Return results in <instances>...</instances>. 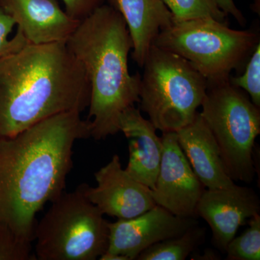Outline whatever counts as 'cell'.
Listing matches in <instances>:
<instances>
[{
  "label": "cell",
  "mask_w": 260,
  "mask_h": 260,
  "mask_svg": "<svg viewBox=\"0 0 260 260\" xmlns=\"http://www.w3.org/2000/svg\"><path fill=\"white\" fill-rule=\"evenodd\" d=\"M89 138L90 121L72 111L0 138V223L34 241L37 213L64 191L75 142Z\"/></svg>",
  "instance_id": "6da1fadb"
},
{
  "label": "cell",
  "mask_w": 260,
  "mask_h": 260,
  "mask_svg": "<svg viewBox=\"0 0 260 260\" xmlns=\"http://www.w3.org/2000/svg\"><path fill=\"white\" fill-rule=\"evenodd\" d=\"M90 84L65 42L28 44L0 58V138L61 113H81Z\"/></svg>",
  "instance_id": "7a4b0ae2"
},
{
  "label": "cell",
  "mask_w": 260,
  "mask_h": 260,
  "mask_svg": "<svg viewBox=\"0 0 260 260\" xmlns=\"http://www.w3.org/2000/svg\"><path fill=\"white\" fill-rule=\"evenodd\" d=\"M66 44L90 84L91 138L116 135L121 114L139 102L141 80L129 73L133 45L124 19L112 5H102L80 21Z\"/></svg>",
  "instance_id": "3957f363"
},
{
  "label": "cell",
  "mask_w": 260,
  "mask_h": 260,
  "mask_svg": "<svg viewBox=\"0 0 260 260\" xmlns=\"http://www.w3.org/2000/svg\"><path fill=\"white\" fill-rule=\"evenodd\" d=\"M140 80V110L156 130L177 133L190 124L206 93L208 80L181 56L152 46Z\"/></svg>",
  "instance_id": "277c9868"
},
{
  "label": "cell",
  "mask_w": 260,
  "mask_h": 260,
  "mask_svg": "<svg viewBox=\"0 0 260 260\" xmlns=\"http://www.w3.org/2000/svg\"><path fill=\"white\" fill-rule=\"evenodd\" d=\"M34 232L36 259L95 260L109 246V223L81 186L51 203Z\"/></svg>",
  "instance_id": "5b68a950"
},
{
  "label": "cell",
  "mask_w": 260,
  "mask_h": 260,
  "mask_svg": "<svg viewBox=\"0 0 260 260\" xmlns=\"http://www.w3.org/2000/svg\"><path fill=\"white\" fill-rule=\"evenodd\" d=\"M202 117L216 140L228 175L234 181L254 180V149L260 134V110L230 77L208 81Z\"/></svg>",
  "instance_id": "8992f818"
},
{
  "label": "cell",
  "mask_w": 260,
  "mask_h": 260,
  "mask_svg": "<svg viewBox=\"0 0 260 260\" xmlns=\"http://www.w3.org/2000/svg\"><path fill=\"white\" fill-rule=\"evenodd\" d=\"M251 30L230 28L213 19L175 22L161 30L153 45L181 56L208 81L225 79L244 65L257 44Z\"/></svg>",
  "instance_id": "52a82bcc"
},
{
  "label": "cell",
  "mask_w": 260,
  "mask_h": 260,
  "mask_svg": "<svg viewBox=\"0 0 260 260\" xmlns=\"http://www.w3.org/2000/svg\"><path fill=\"white\" fill-rule=\"evenodd\" d=\"M161 161L151 190L155 204L184 218H194L204 186L193 172L176 133H162Z\"/></svg>",
  "instance_id": "ba28073f"
},
{
  "label": "cell",
  "mask_w": 260,
  "mask_h": 260,
  "mask_svg": "<svg viewBox=\"0 0 260 260\" xmlns=\"http://www.w3.org/2000/svg\"><path fill=\"white\" fill-rule=\"evenodd\" d=\"M198 224L194 218L177 216L156 205L135 218L109 222L107 252L137 259L150 246L181 235Z\"/></svg>",
  "instance_id": "9c48e42d"
},
{
  "label": "cell",
  "mask_w": 260,
  "mask_h": 260,
  "mask_svg": "<svg viewBox=\"0 0 260 260\" xmlns=\"http://www.w3.org/2000/svg\"><path fill=\"white\" fill-rule=\"evenodd\" d=\"M97 186L80 184L84 194L104 215L118 219L135 218L155 207L151 189L135 180L114 155L95 173Z\"/></svg>",
  "instance_id": "30bf717a"
},
{
  "label": "cell",
  "mask_w": 260,
  "mask_h": 260,
  "mask_svg": "<svg viewBox=\"0 0 260 260\" xmlns=\"http://www.w3.org/2000/svg\"><path fill=\"white\" fill-rule=\"evenodd\" d=\"M259 211L255 191L236 184L223 189H205L196 208L197 215L211 229L214 245L223 253L239 227Z\"/></svg>",
  "instance_id": "8fae6325"
},
{
  "label": "cell",
  "mask_w": 260,
  "mask_h": 260,
  "mask_svg": "<svg viewBox=\"0 0 260 260\" xmlns=\"http://www.w3.org/2000/svg\"><path fill=\"white\" fill-rule=\"evenodd\" d=\"M0 7L14 19L29 44L66 43L80 23L56 0H0Z\"/></svg>",
  "instance_id": "7c38bea8"
},
{
  "label": "cell",
  "mask_w": 260,
  "mask_h": 260,
  "mask_svg": "<svg viewBox=\"0 0 260 260\" xmlns=\"http://www.w3.org/2000/svg\"><path fill=\"white\" fill-rule=\"evenodd\" d=\"M119 130L129 143V161L125 171L135 180L153 190L161 161L162 143L150 120L140 109L129 107L121 114Z\"/></svg>",
  "instance_id": "4fadbf2b"
},
{
  "label": "cell",
  "mask_w": 260,
  "mask_h": 260,
  "mask_svg": "<svg viewBox=\"0 0 260 260\" xmlns=\"http://www.w3.org/2000/svg\"><path fill=\"white\" fill-rule=\"evenodd\" d=\"M176 133L181 150L205 188L223 189L235 184L228 175L216 140L200 112L190 124Z\"/></svg>",
  "instance_id": "5bb4252c"
},
{
  "label": "cell",
  "mask_w": 260,
  "mask_h": 260,
  "mask_svg": "<svg viewBox=\"0 0 260 260\" xmlns=\"http://www.w3.org/2000/svg\"><path fill=\"white\" fill-rule=\"evenodd\" d=\"M129 30L133 59L140 68L160 32L174 23V17L162 0H111Z\"/></svg>",
  "instance_id": "9a60e30c"
},
{
  "label": "cell",
  "mask_w": 260,
  "mask_h": 260,
  "mask_svg": "<svg viewBox=\"0 0 260 260\" xmlns=\"http://www.w3.org/2000/svg\"><path fill=\"white\" fill-rule=\"evenodd\" d=\"M205 228L199 225L188 229L181 235L153 244L143 251L138 260H184L205 240Z\"/></svg>",
  "instance_id": "2e32d148"
},
{
  "label": "cell",
  "mask_w": 260,
  "mask_h": 260,
  "mask_svg": "<svg viewBox=\"0 0 260 260\" xmlns=\"http://www.w3.org/2000/svg\"><path fill=\"white\" fill-rule=\"evenodd\" d=\"M174 17V21L213 19L227 24L228 15L216 0H162Z\"/></svg>",
  "instance_id": "e0dca14e"
},
{
  "label": "cell",
  "mask_w": 260,
  "mask_h": 260,
  "mask_svg": "<svg viewBox=\"0 0 260 260\" xmlns=\"http://www.w3.org/2000/svg\"><path fill=\"white\" fill-rule=\"evenodd\" d=\"M249 228L242 235L234 237L225 249L229 260L260 259V215L249 220Z\"/></svg>",
  "instance_id": "ac0fdd59"
},
{
  "label": "cell",
  "mask_w": 260,
  "mask_h": 260,
  "mask_svg": "<svg viewBox=\"0 0 260 260\" xmlns=\"http://www.w3.org/2000/svg\"><path fill=\"white\" fill-rule=\"evenodd\" d=\"M31 242L17 236L9 226L0 223V260H35Z\"/></svg>",
  "instance_id": "d6986e66"
},
{
  "label": "cell",
  "mask_w": 260,
  "mask_h": 260,
  "mask_svg": "<svg viewBox=\"0 0 260 260\" xmlns=\"http://www.w3.org/2000/svg\"><path fill=\"white\" fill-rule=\"evenodd\" d=\"M230 81L249 94L251 102L260 107V43L249 57L244 74L231 77Z\"/></svg>",
  "instance_id": "ffe728a7"
},
{
  "label": "cell",
  "mask_w": 260,
  "mask_h": 260,
  "mask_svg": "<svg viewBox=\"0 0 260 260\" xmlns=\"http://www.w3.org/2000/svg\"><path fill=\"white\" fill-rule=\"evenodd\" d=\"M15 25L14 19L0 7V58L16 52L29 44L18 29L15 37L8 40V36Z\"/></svg>",
  "instance_id": "44dd1931"
},
{
  "label": "cell",
  "mask_w": 260,
  "mask_h": 260,
  "mask_svg": "<svg viewBox=\"0 0 260 260\" xmlns=\"http://www.w3.org/2000/svg\"><path fill=\"white\" fill-rule=\"evenodd\" d=\"M65 12L75 20H83L104 5L105 0H61Z\"/></svg>",
  "instance_id": "7402d4cb"
},
{
  "label": "cell",
  "mask_w": 260,
  "mask_h": 260,
  "mask_svg": "<svg viewBox=\"0 0 260 260\" xmlns=\"http://www.w3.org/2000/svg\"><path fill=\"white\" fill-rule=\"evenodd\" d=\"M219 8L227 15H230L237 20L238 23L244 26L246 23L245 18L234 3V0H216Z\"/></svg>",
  "instance_id": "603a6c76"
},
{
  "label": "cell",
  "mask_w": 260,
  "mask_h": 260,
  "mask_svg": "<svg viewBox=\"0 0 260 260\" xmlns=\"http://www.w3.org/2000/svg\"><path fill=\"white\" fill-rule=\"evenodd\" d=\"M196 259H202V260H216L220 259V256L218 254V252H215V251L211 250V249H207L204 251L203 254L202 255H198L194 256Z\"/></svg>",
  "instance_id": "cb8c5ba5"
}]
</instances>
